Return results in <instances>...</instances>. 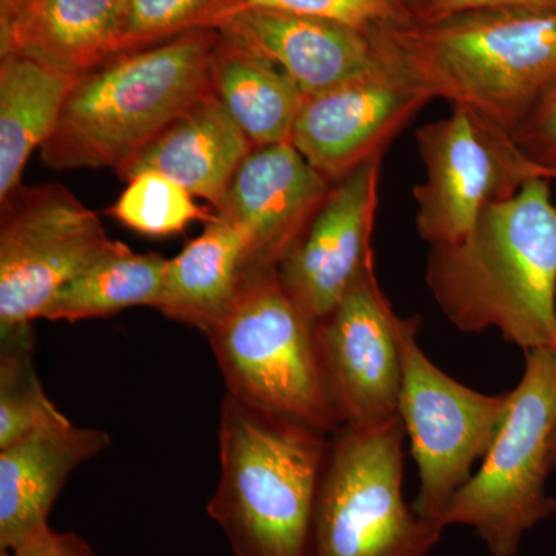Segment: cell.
I'll return each instance as SVG.
<instances>
[{"mask_svg":"<svg viewBox=\"0 0 556 556\" xmlns=\"http://www.w3.org/2000/svg\"><path fill=\"white\" fill-rule=\"evenodd\" d=\"M427 287L453 327L495 328L527 351L556 350V206L551 179L482 212L466 239L430 248Z\"/></svg>","mask_w":556,"mask_h":556,"instance_id":"6da1fadb","label":"cell"},{"mask_svg":"<svg viewBox=\"0 0 556 556\" xmlns=\"http://www.w3.org/2000/svg\"><path fill=\"white\" fill-rule=\"evenodd\" d=\"M378 38L431 100L477 110L510 134L556 83V7L468 11Z\"/></svg>","mask_w":556,"mask_h":556,"instance_id":"7a4b0ae2","label":"cell"},{"mask_svg":"<svg viewBox=\"0 0 556 556\" xmlns=\"http://www.w3.org/2000/svg\"><path fill=\"white\" fill-rule=\"evenodd\" d=\"M218 30H197L127 51L79 76L40 160L54 170L118 172L211 93Z\"/></svg>","mask_w":556,"mask_h":556,"instance_id":"3957f363","label":"cell"},{"mask_svg":"<svg viewBox=\"0 0 556 556\" xmlns=\"http://www.w3.org/2000/svg\"><path fill=\"white\" fill-rule=\"evenodd\" d=\"M329 437L226 394L219 478L206 511L233 556H311Z\"/></svg>","mask_w":556,"mask_h":556,"instance_id":"277c9868","label":"cell"},{"mask_svg":"<svg viewBox=\"0 0 556 556\" xmlns=\"http://www.w3.org/2000/svg\"><path fill=\"white\" fill-rule=\"evenodd\" d=\"M228 394L325 434L339 430L316 346V324L277 268L249 270L225 317L207 332Z\"/></svg>","mask_w":556,"mask_h":556,"instance_id":"5b68a950","label":"cell"},{"mask_svg":"<svg viewBox=\"0 0 556 556\" xmlns=\"http://www.w3.org/2000/svg\"><path fill=\"white\" fill-rule=\"evenodd\" d=\"M401 416L342 426L329 437L314 508L311 556H427L444 527L404 500Z\"/></svg>","mask_w":556,"mask_h":556,"instance_id":"8992f818","label":"cell"},{"mask_svg":"<svg viewBox=\"0 0 556 556\" xmlns=\"http://www.w3.org/2000/svg\"><path fill=\"white\" fill-rule=\"evenodd\" d=\"M556 464V350L527 351L518 387L492 447L442 515L441 526H467L492 556H517L522 536L551 518L546 482Z\"/></svg>","mask_w":556,"mask_h":556,"instance_id":"52a82bcc","label":"cell"},{"mask_svg":"<svg viewBox=\"0 0 556 556\" xmlns=\"http://www.w3.org/2000/svg\"><path fill=\"white\" fill-rule=\"evenodd\" d=\"M420 318L399 320L401 394L399 416L412 442L420 490L413 508L441 525L453 497L473 477L507 412L508 393L471 390L450 378L417 342Z\"/></svg>","mask_w":556,"mask_h":556,"instance_id":"ba28073f","label":"cell"},{"mask_svg":"<svg viewBox=\"0 0 556 556\" xmlns=\"http://www.w3.org/2000/svg\"><path fill=\"white\" fill-rule=\"evenodd\" d=\"M426 178L413 189L416 229L430 247L466 239L482 212L517 195L536 164L510 131L464 105L416 134Z\"/></svg>","mask_w":556,"mask_h":556,"instance_id":"9c48e42d","label":"cell"},{"mask_svg":"<svg viewBox=\"0 0 556 556\" xmlns=\"http://www.w3.org/2000/svg\"><path fill=\"white\" fill-rule=\"evenodd\" d=\"M0 215V332L33 325L65 285L104 254L97 212L64 186H20Z\"/></svg>","mask_w":556,"mask_h":556,"instance_id":"30bf717a","label":"cell"},{"mask_svg":"<svg viewBox=\"0 0 556 556\" xmlns=\"http://www.w3.org/2000/svg\"><path fill=\"white\" fill-rule=\"evenodd\" d=\"M399 320L371 262L316 321L318 361L340 427L375 426L399 415Z\"/></svg>","mask_w":556,"mask_h":556,"instance_id":"8fae6325","label":"cell"},{"mask_svg":"<svg viewBox=\"0 0 556 556\" xmlns=\"http://www.w3.org/2000/svg\"><path fill=\"white\" fill-rule=\"evenodd\" d=\"M388 61V60H387ZM430 94L396 65L306 97L291 142L329 182L380 156Z\"/></svg>","mask_w":556,"mask_h":556,"instance_id":"7c38bea8","label":"cell"},{"mask_svg":"<svg viewBox=\"0 0 556 556\" xmlns=\"http://www.w3.org/2000/svg\"><path fill=\"white\" fill-rule=\"evenodd\" d=\"M380 174L382 155L332 182L308 228L277 266L281 285L314 324L338 305L375 258Z\"/></svg>","mask_w":556,"mask_h":556,"instance_id":"4fadbf2b","label":"cell"},{"mask_svg":"<svg viewBox=\"0 0 556 556\" xmlns=\"http://www.w3.org/2000/svg\"><path fill=\"white\" fill-rule=\"evenodd\" d=\"M331 186L292 142L260 146L249 153L214 207L218 218L247 237L248 273L280 265Z\"/></svg>","mask_w":556,"mask_h":556,"instance_id":"5bb4252c","label":"cell"},{"mask_svg":"<svg viewBox=\"0 0 556 556\" xmlns=\"http://www.w3.org/2000/svg\"><path fill=\"white\" fill-rule=\"evenodd\" d=\"M218 31L283 70L306 97L362 78L388 62L378 36L311 14L247 7Z\"/></svg>","mask_w":556,"mask_h":556,"instance_id":"9a60e30c","label":"cell"},{"mask_svg":"<svg viewBox=\"0 0 556 556\" xmlns=\"http://www.w3.org/2000/svg\"><path fill=\"white\" fill-rule=\"evenodd\" d=\"M109 445L108 431L67 420L0 450V551H13L50 526L51 507L68 478Z\"/></svg>","mask_w":556,"mask_h":556,"instance_id":"2e32d148","label":"cell"},{"mask_svg":"<svg viewBox=\"0 0 556 556\" xmlns=\"http://www.w3.org/2000/svg\"><path fill=\"white\" fill-rule=\"evenodd\" d=\"M127 0H30L7 30L0 56L21 54L78 79L124 53Z\"/></svg>","mask_w":556,"mask_h":556,"instance_id":"e0dca14e","label":"cell"},{"mask_svg":"<svg viewBox=\"0 0 556 556\" xmlns=\"http://www.w3.org/2000/svg\"><path fill=\"white\" fill-rule=\"evenodd\" d=\"M254 149L211 91L121 167L118 175L129 181L142 172H160L217 207L230 179Z\"/></svg>","mask_w":556,"mask_h":556,"instance_id":"ac0fdd59","label":"cell"},{"mask_svg":"<svg viewBox=\"0 0 556 556\" xmlns=\"http://www.w3.org/2000/svg\"><path fill=\"white\" fill-rule=\"evenodd\" d=\"M248 262L244 233L215 215L197 239L167 258L156 311L206 336L239 294Z\"/></svg>","mask_w":556,"mask_h":556,"instance_id":"d6986e66","label":"cell"},{"mask_svg":"<svg viewBox=\"0 0 556 556\" xmlns=\"http://www.w3.org/2000/svg\"><path fill=\"white\" fill-rule=\"evenodd\" d=\"M211 89L255 148L291 142L306 94L273 62L222 35Z\"/></svg>","mask_w":556,"mask_h":556,"instance_id":"ffe728a7","label":"cell"},{"mask_svg":"<svg viewBox=\"0 0 556 556\" xmlns=\"http://www.w3.org/2000/svg\"><path fill=\"white\" fill-rule=\"evenodd\" d=\"M75 83L30 58L0 56V201L20 188L25 164L53 134Z\"/></svg>","mask_w":556,"mask_h":556,"instance_id":"44dd1931","label":"cell"},{"mask_svg":"<svg viewBox=\"0 0 556 556\" xmlns=\"http://www.w3.org/2000/svg\"><path fill=\"white\" fill-rule=\"evenodd\" d=\"M166 262L163 255L139 254L113 241L97 262L58 292L42 318L76 324L115 316L135 306L156 309Z\"/></svg>","mask_w":556,"mask_h":556,"instance_id":"7402d4cb","label":"cell"},{"mask_svg":"<svg viewBox=\"0 0 556 556\" xmlns=\"http://www.w3.org/2000/svg\"><path fill=\"white\" fill-rule=\"evenodd\" d=\"M0 450L39 428L67 422L35 367L33 325L0 332Z\"/></svg>","mask_w":556,"mask_h":556,"instance_id":"603a6c76","label":"cell"},{"mask_svg":"<svg viewBox=\"0 0 556 556\" xmlns=\"http://www.w3.org/2000/svg\"><path fill=\"white\" fill-rule=\"evenodd\" d=\"M109 214L142 236L167 237L181 233L190 223H208L214 207H201L192 193L160 172H142L127 181V188Z\"/></svg>","mask_w":556,"mask_h":556,"instance_id":"cb8c5ba5","label":"cell"},{"mask_svg":"<svg viewBox=\"0 0 556 556\" xmlns=\"http://www.w3.org/2000/svg\"><path fill=\"white\" fill-rule=\"evenodd\" d=\"M243 0H127L124 53L197 30H219Z\"/></svg>","mask_w":556,"mask_h":556,"instance_id":"d4e9b609","label":"cell"},{"mask_svg":"<svg viewBox=\"0 0 556 556\" xmlns=\"http://www.w3.org/2000/svg\"><path fill=\"white\" fill-rule=\"evenodd\" d=\"M262 7L342 22L369 35L416 25L413 0H243Z\"/></svg>","mask_w":556,"mask_h":556,"instance_id":"484cf974","label":"cell"},{"mask_svg":"<svg viewBox=\"0 0 556 556\" xmlns=\"http://www.w3.org/2000/svg\"><path fill=\"white\" fill-rule=\"evenodd\" d=\"M511 137L527 159L540 166L556 167V83Z\"/></svg>","mask_w":556,"mask_h":556,"instance_id":"4316f807","label":"cell"},{"mask_svg":"<svg viewBox=\"0 0 556 556\" xmlns=\"http://www.w3.org/2000/svg\"><path fill=\"white\" fill-rule=\"evenodd\" d=\"M0 556H100L83 536L73 532H56L50 526L27 538L13 551H0Z\"/></svg>","mask_w":556,"mask_h":556,"instance_id":"83f0119b","label":"cell"},{"mask_svg":"<svg viewBox=\"0 0 556 556\" xmlns=\"http://www.w3.org/2000/svg\"><path fill=\"white\" fill-rule=\"evenodd\" d=\"M500 7H556V0H413V14L416 25L431 24L468 11Z\"/></svg>","mask_w":556,"mask_h":556,"instance_id":"f1b7e54d","label":"cell"},{"mask_svg":"<svg viewBox=\"0 0 556 556\" xmlns=\"http://www.w3.org/2000/svg\"><path fill=\"white\" fill-rule=\"evenodd\" d=\"M30 0H0V31L7 30Z\"/></svg>","mask_w":556,"mask_h":556,"instance_id":"f546056e","label":"cell"},{"mask_svg":"<svg viewBox=\"0 0 556 556\" xmlns=\"http://www.w3.org/2000/svg\"><path fill=\"white\" fill-rule=\"evenodd\" d=\"M535 172H536L538 177H544V178L551 179V181H556V167H546V166H540V164H536Z\"/></svg>","mask_w":556,"mask_h":556,"instance_id":"4dcf8cb0","label":"cell"}]
</instances>
